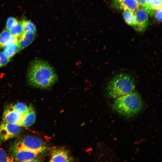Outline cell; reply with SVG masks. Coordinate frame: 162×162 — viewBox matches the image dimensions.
Listing matches in <instances>:
<instances>
[{"label":"cell","mask_w":162,"mask_h":162,"mask_svg":"<svg viewBox=\"0 0 162 162\" xmlns=\"http://www.w3.org/2000/svg\"><path fill=\"white\" fill-rule=\"evenodd\" d=\"M24 115L15 110L10 106L7 107L4 110L3 122L20 125Z\"/></svg>","instance_id":"obj_8"},{"label":"cell","mask_w":162,"mask_h":162,"mask_svg":"<svg viewBox=\"0 0 162 162\" xmlns=\"http://www.w3.org/2000/svg\"><path fill=\"white\" fill-rule=\"evenodd\" d=\"M15 161L11 155H8L6 152L0 148V162Z\"/></svg>","instance_id":"obj_19"},{"label":"cell","mask_w":162,"mask_h":162,"mask_svg":"<svg viewBox=\"0 0 162 162\" xmlns=\"http://www.w3.org/2000/svg\"><path fill=\"white\" fill-rule=\"evenodd\" d=\"M36 118L35 112L32 108L24 116L20 125L23 127H30L34 123Z\"/></svg>","instance_id":"obj_13"},{"label":"cell","mask_w":162,"mask_h":162,"mask_svg":"<svg viewBox=\"0 0 162 162\" xmlns=\"http://www.w3.org/2000/svg\"><path fill=\"white\" fill-rule=\"evenodd\" d=\"M10 59L3 51H0V68L6 65Z\"/></svg>","instance_id":"obj_20"},{"label":"cell","mask_w":162,"mask_h":162,"mask_svg":"<svg viewBox=\"0 0 162 162\" xmlns=\"http://www.w3.org/2000/svg\"><path fill=\"white\" fill-rule=\"evenodd\" d=\"M11 156L15 161L36 162L40 161L38 157L41 154L21 149L11 148Z\"/></svg>","instance_id":"obj_6"},{"label":"cell","mask_w":162,"mask_h":162,"mask_svg":"<svg viewBox=\"0 0 162 162\" xmlns=\"http://www.w3.org/2000/svg\"><path fill=\"white\" fill-rule=\"evenodd\" d=\"M18 20L14 17H10L8 18L6 21L5 28L9 30L10 28Z\"/></svg>","instance_id":"obj_21"},{"label":"cell","mask_w":162,"mask_h":162,"mask_svg":"<svg viewBox=\"0 0 162 162\" xmlns=\"http://www.w3.org/2000/svg\"><path fill=\"white\" fill-rule=\"evenodd\" d=\"M71 158L68 153L65 150L57 149L53 151L50 161L70 162Z\"/></svg>","instance_id":"obj_9"},{"label":"cell","mask_w":162,"mask_h":162,"mask_svg":"<svg viewBox=\"0 0 162 162\" xmlns=\"http://www.w3.org/2000/svg\"><path fill=\"white\" fill-rule=\"evenodd\" d=\"M11 148L28 150L42 154L48 147L45 143L39 137L34 136H26L16 139Z\"/></svg>","instance_id":"obj_4"},{"label":"cell","mask_w":162,"mask_h":162,"mask_svg":"<svg viewBox=\"0 0 162 162\" xmlns=\"http://www.w3.org/2000/svg\"><path fill=\"white\" fill-rule=\"evenodd\" d=\"M3 52L10 58L20 50L18 40L13 38L12 40L3 47Z\"/></svg>","instance_id":"obj_11"},{"label":"cell","mask_w":162,"mask_h":162,"mask_svg":"<svg viewBox=\"0 0 162 162\" xmlns=\"http://www.w3.org/2000/svg\"><path fill=\"white\" fill-rule=\"evenodd\" d=\"M21 131V126L19 124L2 122L0 124V142L17 136Z\"/></svg>","instance_id":"obj_5"},{"label":"cell","mask_w":162,"mask_h":162,"mask_svg":"<svg viewBox=\"0 0 162 162\" xmlns=\"http://www.w3.org/2000/svg\"><path fill=\"white\" fill-rule=\"evenodd\" d=\"M35 33L30 32H24L18 40L20 50L26 48L32 43L34 39Z\"/></svg>","instance_id":"obj_10"},{"label":"cell","mask_w":162,"mask_h":162,"mask_svg":"<svg viewBox=\"0 0 162 162\" xmlns=\"http://www.w3.org/2000/svg\"><path fill=\"white\" fill-rule=\"evenodd\" d=\"M28 80L33 86L45 89L51 87L57 81L58 78L50 64L44 60L36 59L29 66Z\"/></svg>","instance_id":"obj_1"},{"label":"cell","mask_w":162,"mask_h":162,"mask_svg":"<svg viewBox=\"0 0 162 162\" xmlns=\"http://www.w3.org/2000/svg\"><path fill=\"white\" fill-rule=\"evenodd\" d=\"M10 106L13 109L24 115L33 108L31 106H28L25 103L22 102H18Z\"/></svg>","instance_id":"obj_16"},{"label":"cell","mask_w":162,"mask_h":162,"mask_svg":"<svg viewBox=\"0 0 162 162\" xmlns=\"http://www.w3.org/2000/svg\"><path fill=\"white\" fill-rule=\"evenodd\" d=\"M140 5L144 7L146 9L148 8L152 0H136Z\"/></svg>","instance_id":"obj_22"},{"label":"cell","mask_w":162,"mask_h":162,"mask_svg":"<svg viewBox=\"0 0 162 162\" xmlns=\"http://www.w3.org/2000/svg\"><path fill=\"white\" fill-rule=\"evenodd\" d=\"M119 8L124 10H128L134 12L140 7V4L136 0H122L116 2Z\"/></svg>","instance_id":"obj_12"},{"label":"cell","mask_w":162,"mask_h":162,"mask_svg":"<svg viewBox=\"0 0 162 162\" xmlns=\"http://www.w3.org/2000/svg\"><path fill=\"white\" fill-rule=\"evenodd\" d=\"M123 16L125 22L128 25L133 27L134 26L135 22L134 12L128 10H124Z\"/></svg>","instance_id":"obj_17"},{"label":"cell","mask_w":162,"mask_h":162,"mask_svg":"<svg viewBox=\"0 0 162 162\" xmlns=\"http://www.w3.org/2000/svg\"><path fill=\"white\" fill-rule=\"evenodd\" d=\"M22 22L24 32H36V27L33 22L26 20H23Z\"/></svg>","instance_id":"obj_18"},{"label":"cell","mask_w":162,"mask_h":162,"mask_svg":"<svg viewBox=\"0 0 162 162\" xmlns=\"http://www.w3.org/2000/svg\"><path fill=\"white\" fill-rule=\"evenodd\" d=\"M135 24L134 27L139 32H143L148 24V13L146 10L142 6L137 8L134 13Z\"/></svg>","instance_id":"obj_7"},{"label":"cell","mask_w":162,"mask_h":162,"mask_svg":"<svg viewBox=\"0 0 162 162\" xmlns=\"http://www.w3.org/2000/svg\"><path fill=\"white\" fill-rule=\"evenodd\" d=\"M114 1H115L116 2H117L121 1L122 0H113Z\"/></svg>","instance_id":"obj_24"},{"label":"cell","mask_w":162,"mask_h":162,"mask_svg":"<svg viewBox=\"0 0 162 162\" xmlns=\"http://www.w3.org/2000/svg\"><path fill=\"white\" fill-rule=\"evenodd\" d=\"M136 85L134 78L130 75L119 73L113 76L108 82L106 92L109 97L116 99L134 91Z\"/></svg>","instance_id":"obj_3"},{"label":"cell","mask_w":162,"mask_h":162,"mask_svg":"<svg viewBox=\"0 0 162 162\" xmlns=\"http://www.w3.org/2000/svg\"><path fill=\"white\" fill-rule=\"evenodd\" d=\"M155 13V17L157 20L161 22L162 20V7L159 8L156 10Z\"/></svg>","instance_id":"obj_23"},{"label":"cell","mask_w":162,"mask_h":162,"mask_svg":"<svg viewBox=\"0 0 162 162\" xmlns=\"http://www.w3.org/2000/svg\"><path fill=\"white\" fill-rule=\"evenodd\" d=\"M11 35L17 40L24 33L22 21H17L9 30Z\"/></svg>","instance_id":"obj_14"},{"label":"cell","mask_w":162,"mask_h":162,"mask_svg":"<svg viewBox=\"0 0 162 162\" xmlns=\"http://www.w3.org/2000/svg\"><path fill=\"white\" fill-rule=\"evenodd\" d=\"M13 39L9 31L6 28L0 34V49L4 46Z\"/></svg>","instance_id":"obj_15"},{"label":"cell","mask_w":162,"mask_h":162,"mask_svg":"<svg viewBox=\"0 0 162 162\" xmlns=\"http://www.w3.org/2000/svg\"><path fill=\"white\" fill-rule=\"evenodd\" d=\"M115 99L112 109L122 116L131 117L138 114L142 109V100L136 92L134 91Z\"/></svg>","instance_id":"obj_2"}]
</instances>
